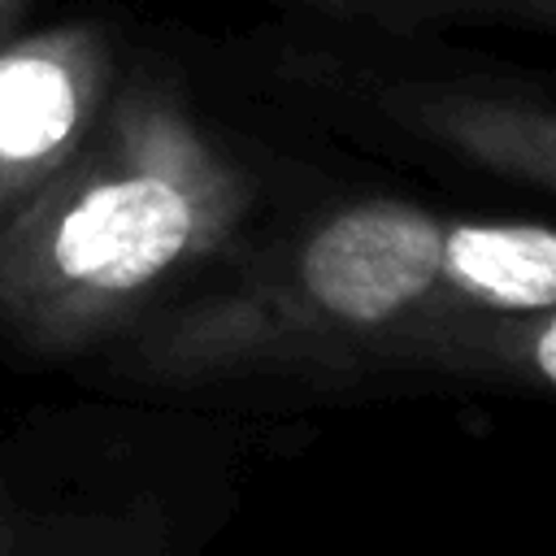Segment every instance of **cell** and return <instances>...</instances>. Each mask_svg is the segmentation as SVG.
I'll use <instances>...</instances> for the list:
<instances>
[{"label":"cell","mask_w":556,"mask_h":556,"mask_svg":"<svg viewBox=\"0 0 556 556\" xmlns=\"http://www.w3.org/2000/svg\"><path fill=\"white\" fill-rule=\"evenodd\" d=\"M443 265V235L413 208H356L334 217L304 256L308 291L339 317L378 321L421 295Z\"/></svg>","instance_id":"1"},{"label":"cell","mask_w":556,"mask_h":556,"mask_svg":"<svg viewBox=\"0 0 556 556\" xmlns=\"http://www.w3.org/2000/svg\"><path fill=\"white\" fill-rule=\"evenodd\" d=\"M191 235L182 195L156 178L96 187L70 208L56 235V261L70 278L91 287H139L169 265Z\"/></svg>","instance_id":"2"},{"label":"cell","mask_w":556,"mask_h":556,"mask_svg":"<svg viewBox=\"0 0 556 556\" xmlns=\"http://www.w3.org/2000/svg\"><path fill=\"white\" fill-rule=\"evenodd\" d=\"M443 261L495 304L547 308L556 300V239L543 226H460L443 239Z\"/></svg>","instance_id":"3"},{"label":"cell","mask_w":556,"mask_h":556,"mask_svg":"<svg viewBox=\"0 0 556 556\" xmlns=\"http://www.w3.org/2000/svg\"><path fill=\"white\" fill-rule=\"evenodd\" d=\"M78 117L74 83L39 56L0 61V156L30 161L52 152Z\"/></svg>","instance_id":"4"},{"label":"cell","mask_w":556,"mask_h":556,"mask_svg":"<svg viewBox=\"0 0 556 556\" xmlns=\"http://www.w3.org/2000/svg\"><path fill=\"white\" fill-rule=\"evenodd\" d=\"M552 348H556V330L547 326V330L539 334V348H534V356H539V369H543V378H547V382L556 378V356H552Z\"/></svg>","instance_id":"5"}]
</instances>
